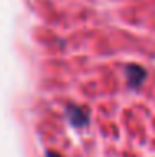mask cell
<instances>
[{"mask_svg": "<svg viewBox=\"0 0 155 157\" xmlns=\"http://www.w3.org/2000/svg\"><path fill=\"white\" fill-rule=\"evenodd\" d=\"M127 77H128V85H130L132 89H137L143 82L145 70L138 65H128L127 67Z\"/></svg>", "mask_w": 155, "mask_h": 157, "instance_id": "obj_2", "label": "cell"}, {"mask_svg": "<svg viewBox=\"0 0 155 157\" xmlns=\"http://www.w3.org/2000/svg\"><path fill=\"white\" fill-rule=\"evenodd\" d=\"M47 157H60V155L55 154V152H49V154H47Z\"/></svg>", "mask_w": 155, "mask_h": 157, "instance_id": "obj_3", "label": "cell"}, {"mask_svg": "<svg viewBox=\"0 0 155 157\" xmlns=\"http://www.w3.org/2000/svg\"><path fill=\"white\" fill-rule=\"evenodd\" d=\"M67 117L70 124L75 127H83L88 124V112L83 107L79 105H68L67 107Z\"/></svg>", "mask_w": 155, "mask_h": 157, "instance_id": "obj_1", "label": "cell"}]
</instances>
